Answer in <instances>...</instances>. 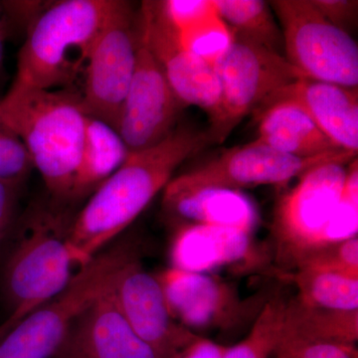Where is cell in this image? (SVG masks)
<instances>
[{
  "label": "cell",
  "instance_id": "1",
  "mask_svg": "<svg viewBox=\"0 0 358 358\" xmlns=\"http://www.w3.org/2000/svg\"><path fill=\"white\" fill-rule=\"evenodd\" d=\"M210 143L208 131L181 127L154 147L129 152L75 215L68 243L78 265L83 267L124 232L166 187L178 167Z\"/></svg>",
  "mask_w": 358,
  "mask_h": 358
},
{
  "label": "cell",
  "instance_id": "2",
  "mask_svg": "<svg viewBox=\"0 0 358 358\" xmlns=\"http://www.w3.org/2000/svg\"><path fill=\"white\" fill-rule=\"evenodd\" d=\"M74 217L53 199L31 206L14 224L1 249L0 301L6 317L0 339L65 289L81 268L68 243Z\"/></svg>",
  "mask_w": 358,
  "mask_h": 358
},
{
  "label": "cell",
  "instance_id": "3",
  "mask_svg": "<svg viewBox=\"0 0 358 358\" xmlns=\"http://www.w3.org/2000/svg\"><path fill=\"white\" fill-rule=\"evenodd\" d=\"M86 117L78 91L10 88L0 98V122L20 136L52 199L62 203L70 201Z\"/></svg>",
  "mask_w": 358,
  "mask_h": 358
},
{
  "label": "cell",
  "instance_id": "4",
  "mask_svg": "<svg viewBox=\"0 0 358 358\" xmlns=\"http://www.w3.org/2000/svg\"><path fill=\"white\" fill-rule=\"evenodd\" d=\"M115 0L49 2L26 31L13 89L78 91Z\"/></svg>",
  "mask_w": 358,
  "mask_h": 358
},
{
  "label": "cell",
  "instance_id": "5",
  "mask_svg": "<svg viewBox=\"0 0 358 358\" xmlns=\"http://www.w3.org/2000/svg\"><path fill=\"white\" fill-rule=\"evenodd\" d=\"M138 254V244L129 239L103 249L65 289L0 339V358L53 357L78 315L114 287L121 268Z\"/></svg>",
  "mask_w": 358,
  "mask_h": 358
},
{
  "label": "cell",
  "instance_id": "6",
  "mask_svg": "<svg viewBox=\"0 0 358 358\" xmlns=\"http://www.w3.org/2000/svg\"><path fill=\"white\" fill-rule=\"evenodd\" d=\"M234 33L225 55L215 66L220 102L207 129L212 143H223L247 115L288 85L307 78L282 54Z\"/></svg>",
  "mask_w": 358,
  "mask_h": 358
},
{
  "label": "cell",
  "instance_id": "7",
  "mask_svg": "<svg viewBox=\"0 0 358 358\" xmlns=\"http://www.w3.org/2000/svg\"><path fill=\"white\" fill-rule=\"evenodd\" d=\"M282 24L286 60L308 79L358 87V47L348 32L331 24L312 0L270 2Z\"/></svg>",
  "mask_w": 358,
  "mask_h": 358
},
{
  "label": "cell",
  "instance_id": "8",
  "mask_svg": "<svg viewBox=\"0 0 358 358\" xmlns=\"http://www.w3.org/2000/svg\"><path fill=\"white\" fill-rule=\"evenodd\" d=\"M138 38V11L128 1L115 0L90 54L80 90L86 115L115 129L136 67Z\"/></svg>",
  "mask_w": 358,
  "mask_h": 358
},
{
  "label": "cell",
  "instance_id": "9",
  "mask_svg": "<svg viewBox=\"0 0 358 358\" xmlns=\"http://www.w3.org/2000/svg\"><path fill=\"white\" fill-rule=\"evenodd\" d=\"M357 155L341 150L303 159L282 154L256 140L225 150L203 166L171 179L164 193L176 194L204 188L240 190L259 185H284L313 167L333 162L348 164L357 159Z\"/></svg>",
  "mask_w": 358,
  "mask_h": 358
},
{
  "label": "cell",
  "instance_id": "10",
  "mask_svg": "<svg viewBox=\"0 0 358 358\" xmlns=\"http://www.w3.org/2000/svg\"><path fill=\"white\" fill-rule=\"evenodd\" d=\"M346 164L333 162L313 167L278 204L273 230L281 264L293 266L299 257L317 246L341 201Z\"/></svg>",
  "mask_w": 358,
  "mask_h": 358
},
{
  "label": "cell",
  "instance_id": "11",
  "mask_svg": "<svg viewBox=\"0 0 358 358\" xmlns=\"http://www.w3.org/2000/svg\"><path fill=\"white\" fill-rule=\"evenodd\" d=\"M157 278L171 317L195 334L237 329L257 317L268 301L261 296L243 300L232 284L215 275L171 267Z\"/></svg>",
  "mask_w": 358,
  "mask_h": 358
},
{
  "label": "cell",
  "instance_id": "12",
  "mask_svg": "<svg viewBox=\"0 0 358 358\" xmlns=\"http://www.w3.org/2000/svg\"><path fill=\"white\" fill-rule=\"evenodd\" d=\"M185 108L138 27L136 67L115 129L129 152L145 150L157 145L176 129L179 115Z\"/></svg>",
  "mask_w": 358,
  "mask_h": 358
},
{
  "label": "cell",
  "instance_id": "13",
  "mask_svg": "<svg viewBox=\"0 0 358 358\" xmlns=\"http://www.w3.org/2000/svg\"><path fill=\"white\" fill-rule=\"evenodd\" d=\"M113 293L129 327L159 358H178L201 336L171 317L157 275L143 268L138 254L120 271Z\"/></svg>",
  "mask_w": 358,
  "mask_h": 358
},
{
  "label": "cell",
  "instance_id": "14",
  "mask_svg": "<svg viewBox=\"0 0 358 358\" xmlns=\"http://www.w3.org/2000/svg\"><path fill=\"white\" fill-rule=\"evenodd\" d=\"M138 22L148 48L179 100L185 107L197 106L210 119L220 102L215 69L183 48L176 30L160 10L159 1H143L138 11Z\"/></svg>",
  "mask_w": 358,
  "mask_h": 358
},
{
  "label": "cell",
  "instance_id": "15",
  "mask_svg": "<svg viewBox=\"0 0 358 358\" xmlns=\"http://www.w3.org/2000/svg\"><path fill=\"white\" fill-rule=\"evenodd\" d=\"M267 254L252 233L221 226L178 224L171 240V268L199 274L253 272L268 262Z\"/></svg>",
  "mask_w": 358,
  "mask_h": 358
},
{
  "label": "cell",
  "instance_id": "16",
  "mask_svg": "<svg viewBox=\"0 0 358 358\" xmlns=\"http://www.w3.org/2000/svg\"><path fill=\"white\" fill-rule=\"evenodd\" d=\"M113 288L78 315L52 358H159L120 312Z\"/></svg>",
  "mask_w": 358,
  "mask_h": 358
},
{
  "label": "cell",
  "instance_id": "17",
  "mask_svg": "<svg viewBox=\"0 0 358 358\" xmlns=\"http://www.w3.org/2000/svg\"><path fill=\"white\" fill-rule=\"evenodd\" d=\"M277 103H289L303 110L341 150L357 154V89L303 78L278 90L253 113L259 117Z\"/></svg>",
  "mask_w": 358,
  "mask_h": 358
},
{
  "label": "cell",
  "instance_id": "18",
  "mask_svg": "<svg viewBox=\"0 0 358 358\" xmlns=\"http://www.w3.org/2000/svg\"><path fill=\"white\" fill-rule=\"evenodd\" d=\"M162 205L178 224L221 226L253 234L260 222L255 203L240 190L204 188L164 193Z\"/></svg>",
  "mask_w": 358,
  "mask_h": 358
},
{
  "label": "cell",
  "instance_id": "19",
  "mask_svg": "<svg viewBox=\"0 0 358 358\" xmlns=\"http://www.w3.org/2000/svg\"><path fill=\"white\" fill-rule=\"evenodd\" d=\"M256 119L259 122L257 141L282 154L308 159L345 150L296 106L277 103Z\"/></svg>",
  "mask_w": 358,
  "mask_h": 358
},
{
  "label": "cell",
  "instance_id": "20",
  "mask_svg": "<svg viewBox=\"0 0 358 358\" xmlns=\"http://www.w3.org/2000/svg\"><path fill=\"white\" fill-rule=\"evenodd\" d=\"M129 152L112 126L87 115L83 147L70 201L91 196L126 162Z\"/></svg>",
  "mask_w": 358,
  "mask_h": 358
},
{
  "label": "cell",
  "instance_id": "21",
  "mask_svg": "<svg viewBox=\"0 0 358 358\" xmlns=\"http://www.w3.org/2000/svg\"><path fill=\"white\" fill-rule=\"evenodd\" d=\"M358 312H341L310 305L298 296L287 301L282 341L355 343Z\"/></svg>",
  "mask_w": 358,
  "mask_h": 358
},
{
  "label": "cell",
  "instance_id": "22",
  "mask_svg": "<svg viewBox=\"0 0 358 358\" xmlns=\"http://www.w3.org/2000/svg\"><path fill=\"white\" fill-rule=\"evenodd\" d=\"M219 16L233 31L281 54L282 30L275 23L270 4L262 0H214Z\"/></svg>",
  "mask_w": 358,
  "mask_h": 358
},
{
  "label": "cell",
  "instance_id": "23",
  "mask_svg": "<svg viewBox=\"0 0 358 358\" xmlns=\"http://www.w3.org/2000/svg\"><path fill=\"white\" fill-rule=\"evenodd\" d=\"M298 288V296L310 305L341 312H358V278L322 272L296 270L289 275Z\"/></svg>",
  "mask_w": 358,
  "mask_h": 358
},
{
  "label": "cell",
  "instance_id": "24",
  "mask_svg": "<svg viewBox=\"0 0 358 358\" xmlns=\"http://www.w3.org/2000/svg\"><path fill=\"white\" fill-rule=\"evenodd\" d=\"M287 301L282 293L271 296L254 320L248 336L227 348L222 358H271L275 355L281 345Z\"/></svg>",
  "mask_w": 358,
  "mask_h": 358
},
{
  "label": "cell",
  "instance_id": "25",
  "mask_svg": "<svg viewBox=\"0 0 358 358\" xmlns=\"http://www.w3.org/2000/svg\"><path fill=\"white\" fill-rule=\"evenodd\" d=\"M176 34L183 48L213 68L225 55L234 39L233 30L217 11Z\"/></svg>",
  "mask_w": 358,
  "mask_h": 358
},
{
  "label": "cell",
  "instance_id": "26",
  "mask_svg": "<svg viewBox=\"0 0 358 358\" xmlns=\"http://www.w3.org/2000/svg\"><path fill=\"white\" fill-rule=\"evenodd\" d=\"M357 231L358 164L357 159H355L352 160L350 167H348L341 201L322 230L315 248L357 237Z\"/></svg>",
  "mask_w": 358,
  "mask_h": 358
},
{
  "label": "cell",
  "instance_id": "27",
  "mask_svg": "<svg viewBox=\"0 0 358 358\" xmlns=\"http://www.w3.org/2000/svg\"><path fill=\"white\" fill-rule=\"evenodd\" d=\"M293 267L358 278V238L306 252L294 261Z\"/></svg>",
  "mask_w": 358,
  "mask_h": 358
},
{
  "label": "cell",
  "instance_id": "28",
  "mask_svg": "<svg viewBox=\"0 0 358 358\" xmlns=\"http://www.w3.org/2000/svg\"><path fill=\"white\" fill-rule=\"evenodd\" d=\"M33 169L31 157L23 141L0 122V179L24 182Z\"/></svg>",
  "mask_w": 358,
  "mask_h": 358
},
{
  "label": "cell",
  "instance_id": "29",
  "mask_svg": "<svg viewBox=\"0 0 358 358\" xmlns=\"http://www.w3.org/2000/svg\"><path fill=\"white\" fill-rule=\"evenodd\" d=\"M159 6L167 22L178 33L217 11L214 0H166L159 1Z\"/></svg>",
  "mask_w": 358,
  "mask_h": 358
},
{
  "label": "cell",
  "instance_id": "30",
  "mask_svg": "<svg viewBox=\"0 0 358 358\" xmlns=\"http://www.w3.org/2000/svg\"><path fill=\"white\" fill-rule=\"evenodd\" d=\"M287 358H358L355 343L338 341H313V343H286L280 345Z\"/></svg>",
  "mask_w": 358,
  "mask_h": 358
},
{
  "label": "cell",
  "instance_id": "31",
  "mask_svg": "<svg viewBox=\"0 0 358 358\" xmlns=\"http://www.w3.org/2000/svg\"><path fill=\"white\" fill-rule=\"evenodd\" d=\"M23 183L0 179V251L16 222V209Z\"/></svg>",
  "mask_w": 358,
  "mask_h": 358
},
{
  "label": "cell",
  "instance_id": "32",
  "mask_svg": "<svg viewBox=\"0 0 358 358\" xmlns=\"http://www.w3.org/2000/svg\"><path fill=\"white\" fill-rule=\"evenodd\" d=\"M313 6L331 24L346 31L357 21V0H312Z\"/></svg>",
  "mask_w": 358,
  "mask_h": 358
},
{
  "label": "cell",
  "instance_id": "33",
  "mask_svg": "<svg viewBox=\"0 0 358 358\" xmlns=\"http://www.w3.org/2000/svg\"><path fill=\"white\" fill-rule=\"evenodd\" d=\"M47 4H44V2L41 1L0 2V6L3 9L4 18L6 20H8L6 22H1V21L0 22L2 26H6L9 22L15 25L24 26L26 32L29 25L42 13Z\"/></svg>",
  "mask_w": 358,
  "mask_h": 358
},
{
  "label": "cell",
  "instance_id": "34",
  "mask_svg": "<svg viewBox=\"0 0 358 358\" xmlns=\"http://www.w3.org/2000/svg\"><path fill=\"white\" fill-rule=\"evenodd\" d=\"M227 346L199 336L178 358H222Z\"/></svg>",
  "mask_w": 358,
  "mask_h": 358
},
{
  "label": "cell",
  "instance_id": "35",
  "mask_svg": "<svg viewBox=\"0 0 358 358\" xmlns=\"http://www.w3.org/2000/svg\"><path fill=\"white\" fill-rule=\"evenodd\" d=\"M4 39H6V33L2 28L0 22V88L6 81V66H4Z\"/></svg>",
  "mask_w": 358,
  "mask_h": 358
},
{
  "label": "cell",
  "instance_id": "36",
  "mask_svg": "<svg viewBox=\"0 0 358 358\" xmlns=\"http://www.w3.org/2000/svg\"><path fill=\"white\" fill-rule=\"evenodd\" d=\"M275 358H287L286 352H285L281 346H279L277 352H275Z\"/></svg>",
  "mask_w": 358,
  "mask_h": 358
}]
</instances>
